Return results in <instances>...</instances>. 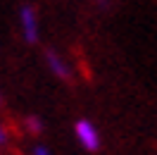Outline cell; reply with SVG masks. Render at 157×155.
I'll list each match as a JSON object with an SVG mask.
<instances>
[{
	"mask_svg": "<svg viewBox=\"0 0 157 155\" xmlns=\"http://www.w3.org/2000/svg\"><path fill=\"white\" fill-rule=\"evenodd\" d=\"M33 155H50V150L45 145H36V148H33Z\"/></svg>",
	"mask_w": 157,
	"mask_h": 155,
	"instance_id": "8992f818",
	"label": "cell"
},
{
	"mask_svg": "<svg viewBox=\"0 0 157 155\" xmlns=\"http://www.w3.org/2000/svg\"><path fill=\"white\" fill-rule=\"evenodd\" d=\"M19 24H21V34L29 43L38 41V14L31 5H24L19 10Z\"/></svg>",
	"mask_w": 157,
	"mask_h": 155,
	"instance_id": "7a4b0ae2",
	"label": "cell"
},
{
	"mask_svg": "<svg viewBox=\"0 0 157 155\" xmlns=\"http://www.w3.org/2000/svg\"><path fill=\"white\" fill-rule=\"evenodd\" d=\"M74 134H76L78 143L83 145L86 150H98L100 148V134L88 119H78L76 124H74Z\"/></svg>",
	"mask_w": 157,
	"mask_h": 155,
	"instance_id": "6da1fadb",
	"label": "cell"
},
{
	"mask_svg": "<svg viewBox=\"0 0 157 155\" xmlns=\"http://www.w3.org/2000/svg\"><path fill=\"white\" fill-rule=\"evenodd\" d=\"M45 60H48V67L52 69V74H57L59 79H64V81H67V79L71 77V69L67 67V62H64V60L59 58L57 53L48 50V53H45Z\"/></svg>",
	"mask_w": 157,
	"mask_h": 155,
	"instance_id": "3957f363",
	"label": "cell"
},
{
	"mask_svg": "<svg viewBox=\"0 0 157 155\" xmlns=\"http://www.w3.org/2000/svg\"><path fill=\"white\" fill-rule=\"evenodd\" d=\"M7 143V129H5V124L0 122V145Z\"/></svg>",
	"mask_w": 157,
	"mask_h": 155,
	"instance_id": "5b68a950",
	"label": "cell"
},
{
	"mask_svg": "<svg viewBox=\"0 0 157 155\" xmlns=\"http://www.w3.org/2000/svg\"><path fill=\"white\" fill-rule=\"evenodd\" d=\"M26 126H29V131H33V134H38L40 129H43L38 117H26Z\"/></svg>",
	"mask_w": 157,
	"mask_h": 155,
	"instance_id": "277c9868",
	"label": "cell"
},
{
	"mask_svg": "<svg viewBox=\"0 0 157 155\" xmlns=\"http://www.w3.org/2000/svg\"><path fill=\"white\" fill-rule=\"evenodd\" d=\"M98 2H100V5H105V2H107V0H98Z\"/></svg>",
	"mask_w": 157,
	"mask_h": 155,
	"instance_id": "52a82bcc",
	"label": "cell"
}]
</instances>
